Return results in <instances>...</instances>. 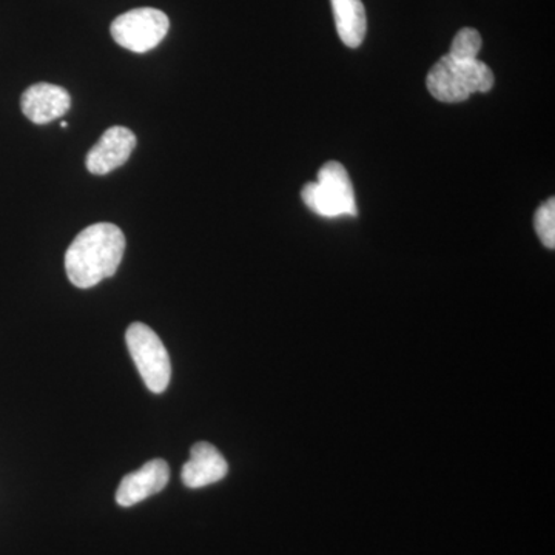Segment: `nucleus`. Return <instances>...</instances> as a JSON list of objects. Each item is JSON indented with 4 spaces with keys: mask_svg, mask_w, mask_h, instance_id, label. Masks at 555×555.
<instances>
[{
    "mask_svg": "<svg viewBox=\"0 0 555 555\" xmlns=\"http://www.w3.org/2000/svg\"><path fill=\"white\" fill-rule=\"evenodd\" d=\"M126 251L118 225L98 222L78 233L65 254V270L73 286L90 288L115 275Z\"/></svg>",
    "mask_w": 555,
    "mask_h": 555,
    "instance_id": "1",
    "label": "nucleus"
},
{
    "mask_svg": "<svg viewBox=\"0 0 555 555\" xmlns=\"http://www.w3.org/2000/svg\"><path fill=\"white\" fill-rule=\"evenodd\" d=\"M494 80V73L485 62L460 61L447 54L430 68L426 86L437 101L459 104L473 94L488 93Z\"/></svg>",
    "mask_w": 555,
    "mask_h": 555,
    "instance_id": "2",
    "label": "nucleus"
},
{
    "mask_svg": "<svg viewBox=\"0 0 555 555\" xmlns=\"http://www.w3.org/2000/svg\"><path fill=\"white\" fill-rule=\"evenodd\" d=\"M306 206L324 218H338L343 215L356 217L357 203L352 181L345 166L335 160L324 164L318 173L317 182H309L301 192Z\"/></svg>",
    "mask_w": 555,
    "mask_h": 555,
    "instance_id": "3",
    "label": "nucleus"
},
{
    "mask_svg": "<svg viewBox=\"0 0 555 555\" xmlns=\"http://www.w3.org/2000/svg\"><path fill=\"white\" fill-rule=\"evenodd\" d=\"M126 341L150 392H166L171 378L170 357L155 331L147 324L133 323L127 328Z\"/></svg>",
    "mask_w": 555,
    "mask_h": 555,
    "instance_id": "4",
    "label": "nucleus"
},
{
    "mask_svg": "<svg viewBox=\"0 0 555 555\" xmlns=\"http://www.w3.org/2000/svg\"><path fill=\"white\" fill-rule=\"evenodd\" d=\"M169 28L170 21L164 11L134 9L113 21L112 36L122 49L147 53L163 42Z\"/></svg>",
    "mask_w": 555,
    "mask_h": 555,
    "instance_id": "5",
    "label": "nucleus"
},
{
    "mask_svg": "<svg viewBox=\"0 0 555 555\" xmlns=\"http://www.w3.org/2000/svg\"><path fill=\"white\" fill-rule=\"evenodd\" d=\"M137 147V137L126 127H112L102 134L87 155V169L93 175H108L129 160Z\"/></svg>",
    "mask_w": 555,
    "mask_h": 555,
    "instance_id": "6",
    "label": "nucleus"
},
{
    "mask_svg": "<svg viewBox=\"0 0 555 555\" xmlns=\"http://www.w3.org/2000/svg\"><path fill=\"white\" fill-rule=\"evenodd\" d=\"M170 480V467L164 460L155 459L145 463L134 473L120 481L116 502L119 506L130 507L144 502L149 496L158 494Z\"/></svg>",
    "mask_w": 555,
    "mask_h": 555,
    "instance_id": "7",
    "label": "nucleus"
},
{
    "mask_svg": "<svg viewBox=\"0 0 555 555\" xmlns=\"http://www.w3.org/2000/svg\"><path fill=\"white\" fill-rule=\"evenodd\" d=\"M22 113L33 124H49L67 115L72 107L68 91L53 83L39 82L24 91L21 98Z\"/></svg>",
    "mask_w": 555,
    "mask_h": 555,
    "instance_id": "8",
    "label": "nucleus"
},
{
    "mask_svg": "<svg viewBox=\"0 0 555 555\" xmlns=\"http://www.w3.org/2000/svg\"><path fill=\"white\" fill-rule=\"evenodd\" d=\"M229 465L214 444L201 441L190 451V460L182 466V483L190 489L206 488L228 476Z\"/></svg>",
    "mask_w": 555,
    "mask_h": 555,
    "instance_id": "9",
    "label": "nucleus"
},
{
    "mask_svg": "<svg viewBox=\"0 0 555 555\" xmlns=\"http://www.w3.org/2000/svg\"><path fill=\"white\" fill-rule=\"evenodd\" d=\"M339 39L350 49H357L366 38L367 20L361 0H331Z\"/></svg>",
    "mask_w": 555,
    "mask_h": 555,
    "instance_id": "10",
    "label": "nucleus"
},
{
    "mask_svg": "<svg viewBox=\"0 0 555 555\" xmlns=\"http://www.w3.org/2000/svg\"><path fill=\"white\" fill-rule=\"evenodd\" d=\"M481 43H483V40H481L480 33L474 30V28H463V30L456 33L451 43V51L448 54L460 61L478 60Z\"/></svg>",
    "mask_w": 555,
    "mask_h": 555,
    "instance_id": "11",
    "label": "nucleus"
},
{
    "mask_svg": "<svg viewBox=\"0 0 555 555\" xmlns=\"http://www.w3.org/2000/svg\"><path fill=\"white\" fill-rule=\"evenodd\" d=\"M534 228L540 241L545 247H555V199L550 198L545 204L537 208L534 215Z\"/></svg>",
    "mask_w": 555,
    "mask_h": 555,
    "instance_id": "12",
    "label": "nucleus"
},
{
    "mask_svg": "<svg viewBox=\"0 0 555 555\" xmlns=\"http://www.w3.org/2000/svg\"><path fill=\"white\" fill-rule=\"evenodd\" d=\"M61 127H62V129H67L68 124L67 122H61Z\"/></svg>",
    "mask_w": 555,
    "mask_h": 555,
    "instance_id": "13",
    "label": "nucleus"
}]
</instances>
